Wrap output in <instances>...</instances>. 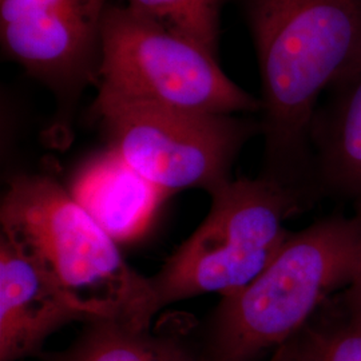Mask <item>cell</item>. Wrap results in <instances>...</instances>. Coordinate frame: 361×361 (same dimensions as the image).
<instances>
[{"label": "cell", "instance_id": "1", "mask_svg": "<svg viewBox=\"0 0 361 361\" xmlns=\"http://www.w3.org/2000/svg\"><path fill=\"white\" fill-rule=\"evenodd\" d=\"M261 77L262 177L296 189L313 166L319 99L361 62V0H233Z\"/></svg>", "mask_w": 361, "mask_h": 361}, {"label": "cell", "instance_id": "2", "mask_svg": "<svg viewBox=\"0 0 361 361\" xmlns=\"http://www.w3.org/2000/svg\"><path fill=\"white\" fill-rule=\"evenodd\" d=\"M1 235L32 258L85 323L111 320L147 331L159 312L149 277L49 174H19L0 205Z\"/></svg>", "mask_w": 361, "mask_h": 361}, {"label": "cell", "instance_id": "3", "mask_svg": "<svg viewBox=\"0 0 361 361\" xmlns=\"http://www.w3.org/2000/svg\"><path fill=\"white\" fill-rule=\"evenodd\" d=\"M361 258V214L290 233L280 252L212 316L204 361H253L295 338Z\"/></svg>", "mask_w": 361, "mask_h": 361}, {"label": "cell", "instance_id": "4", "mask_svg": "<svg viewBox=\"0 0 361 361\" xmlns=\"http://www.w3.org/2000/svg\"><path fill=\"white\" fill-rule=\"evenodd\" d=\"M210 200L195 232L149 277L159 310L202 295L229 296L250 284L290 235L285 221L300 207L298 190L262 176L233 180Z\"/></svg>", "mask_w": 361, "mask_h": 361}, {"label": "cell", "instance_id": "5", "mask_svg": "<svg viewBox=\"0 0 361 361\" xmlns=\"http://www.w3.org/2000/svg\"><path fill=\"white\" fill-rule=\"evenodd\" d=\"M91 114L107 149L164 193L200 189L209 195L234 178L233 166L259 121L165 104L97 97Z\"/></svg>", "mask_w": 361, "mask_h": 361}, {"label": "cell", "instance_id": "6", "mask_svg": "<svg viewBox=\"0 0 361 361\" xmlns=\"http://www.w3.org/2000/svg\"><path fill=\"white\" fill-rule=\"evenodd\" d=\"M97 85L99 98L217 114L261 111L259 99L224 73L217 56L128 6L106 7Z\"/></svg>", "mask_w": 361, "mask_h": 361}, {"label": "cell", "instance_id": "7", "mask_svg": "<svg viewBox=\"0 0 361 361\" xmlns=\"http://www.w3.org/2000/svg\"><path fill=\"white\" fill-rule=\"evenodd\" d=\"M106 7V0H0L4 55L56 98V145L68 140L82 92L97 83Z\"/></svg>", "mask_w": 361, "mask_h": 361}, {"label": "cell", "instance_id": "8", "mask_svg": "<svg viewBox=\"0 0 361 361\" xmlns=\"http://www.w3.org/2000/svg\"><path fill=\"white\" fill-rule=\"evenodd\" d=\"M85 323L38 264L0 235V361L40 356L67 324Z\"/></svg>", "mask_w": 361, "mask_h": 361}, {"label": "cell", "instance_id": "9", "mask_svg": "<svg viewBox=\"0 0 361 361\" xmlns=\"http://www.w3.org/2000/svg\"><path fill=\"white\" fill-rule=\"evenodd\" d=\"M67 188L116 244L141 237L166 197L107 147L86 159Z\"/></svg>", "mask_w": 361, "mask_h": 361}, {"label": "cell", "instance_id": "10", "mask_svg": "<svg viewBox=\"0 0 361 361\" xmlns=\"http://www.w3.org/2000/svg\"><path fill=\"white\" fill-rule=\"evenodd\" d=\"M325 94L310 129L313 166L326 185L361 201V62Z\"/></svg>", "mask_w": 361, "mask_h": 361}, {"label": "cell", "instance_id": "11", "mask_svg": "<svg viewBox=\"0 0 361 361\" xmlns=\"http://www.w3.org/2000/svg\"><path fill=\"white\" fill-rule=\"evenodd\" d=\"M39 357L43 361H193L178 341L111 320L85 323L68 348L43 350Z\"/></svg>", "mask_w": 361, "mask_h": 361}, {"label": "cell", "instance_id": "12", "mask_svg": "<svg viewBox=\"0 0 361 361\" xmlns=\"http://www.w3.org/2000/svg\"><path fill=\"white\" fill-rule=\"evenodd\" d=\"M128 7L169 31L219 52V19L225 0H126Z\"/></svg>", "mask_w": 361, "mask_h": 361}, {"label": "cell", "instance_id": "13", "mask_svg": "<svg viewBox=\"0 0 361 361\" xmlns=\"http://www.w3.org/2000/svg\"><path fill=\"white\" fill-rule=\"evenodd\" d=\"M298 361H361V326L348 319L332 328H304L289 341Z\"/></svg>", "mask_w": 361, "mask_h": 361}, {"label": "cell", "instance_id": "14", "mask_svg": "<svg viewBox=\"0 0 361 361\" xmlns=\"http://www.w3.org/2000/svg\"><path fill=\"white\" fill-rule=\"evenodd\" d=\"M345 304L348 307L349 319L361 326V258L353 276L345 286Z\"/></svg>", "mask_w": 361, "mask_h": 361}, {"label": "cell", "instance_id": "15", "mask_svg": "<svg viewBox=\"0 0 361 361\" xmlns=\"http://www.w3.org/2000/svg\"><path fill=\"white\" fill-rule=\"evenodd\" d=\"M271 361H298L293 353V350L290 348L289 343L284 344L283 347H280L279 349H276V353L273 356V359Z\"/></svg>", "mask_w": 361, "mask_h": 361}]
</instances>
